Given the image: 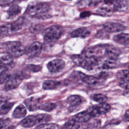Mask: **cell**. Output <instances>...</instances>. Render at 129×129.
<instances>
[{
  "label": "cell",
  "mask_w": 129,
  "mask_h": 129,
  "mask_svg": "<svg viewBox=\"0 0 129 129\" xmlns=\"http://www.w3.org/2000/svg\"><path fill=\"white\" fill-rule=\"evenodd\" d=\"M11 76L9 69L4 70L0 73V84L6 83Z\"/></svg>",
  "instance_id": "30"
},
{
  "label": "cell",
  "mask_w": 129,
  "mask_h": 129,
  "mask_svg": "<svg viewBox=\"0 0 129 129\" xmlns=\"http://www.w3.org/2000/svg\"><path fill=\"white\" fill-rule=\"evenodd\" d=\"M107 32H106L104 29L100 30L97 32L96 37H97L98 38H105V36H107Z\"/></svg>",
  "instance_id": "41"
},
{
  "label": "cell",
  "mask_w": 129,
  "mask_h": 129,
  "mask_svg": "<svg viewBox=\"0 0 129 129\" xmlns=\"http://www.w3.org/2000/svg\"><path fill=\"white\" fill-rule=\"evenodd\" d=\"M65 66L64 61L61 59H55L47 64V68L51 73H56L62 70Z\"/></svg>",
  "instance_id": "7"
},
{
  "label": "cell",
  "mask_w": 129,
  "mask_h": 129,
  "mask_svg": "<svg viewBox=\"0 0 129 129\" xmlns=\"http://www.w3.org/2000/svg\"><path fill=\"white\" fill-rule=\"evenodd\" d=\"M84 124L83 127L84 129H94L100 126L101 124L100 120L97 119H90Z\"/></svg>",
  "instance_id": "23"
},
{
  "label": "cell",
  "mask_w": 129,
  "mask_h": 129,
  "mask_svg": "<svg viewBox=\"0 0 129 129\" xmlns=\"http://www.w3.org/2000/svg\"><path fill=\"white\" fill-rule=\"evenodd\" d=\"M81 81L85 84L89 86H95L103 82V81L97 76L85 75L81 79Z\"/></svg>",
  "instance_id": "10"
},
{
  "label": "cell",
  "mask_w": 129,
  "mask_h": 129,
  "mask_svg": "<svg viewBox=\"0 0 129 129\" xmlns=\"http://www.w3.org/2000/svg\"><path fill=\"white\" fill-rule=\"evenodd\" d=\"M38 123L36 115H29L23 119L20 122L22 126L25 127H30Z\"/></svg>",
  "instance_id": "17"
},
{
  "label": "cell",
  "mask_w": 129,
  "mask_h": 129,
  "mask_svg": "<svg viewBox=\"0 0 129 129\" xmlns=\"http://www.w3.org/2000/svg\"><path fill=\"white\" fill-rule=\"evenodd\" d=\"M26 68L28 70L33 72H38L41 69V67L40 66H36V65H33V64L28 65L27 66Z\"/></svg>",
  "instance_id": "40"
},
{
  "label": "cell",
  "mask_w": 129,
  "mask_h": 129,
  "mask_svg": "<svg viewBox=\"0 0 129 129\" xmlns=\"http://www.w3.org/2000/svg\"><path fill=\"white\" fill-rule=\"evenodd\" d=\"M42 48V43L40 42L36 41L26 48V53L30 56H35L41 53Z\"/></svg>",
  "instance_id": "8"
},
{
  "label": "cell",
  "mask_w": 129,
  "mask_h": 129,
  "mask_svg": "<svg viewBox=\"0 0 129 129\" xmlns=\"http://www.w3.org/2000/svg\"><path fill=\"white\" fill-rule=\"evenodd\" d=\"M85 5L89 7H94L101 3L102 0H84Z\"/></svg>",
  "instance_id": "38"
},
{
  "label": "cell",
  "mask_w": 129,
  "mask_h": 129,
  "mask_svg": "<svg viewBox=\"0 0 129 129\" xmlns=\"http://www.w3.org/2000/svg\"><path fill=\"white\" fill-rule=\"evenodd\" d=\"M63 33V28L58 25L51 26L42 31L44 40L47 44H52L58 40Z\"/></svg>",
  "instance_id": "3"
},
{
  "label": "cell",
  "mask_w": 129,
  "mask_h": 129,
  "mask_svg": "<svg viewBox=\"0 0 129 129\" xmlns=\"http://www.w3.org/2000/svg\"><path fill=\"white\" fill-rule=\"evenodd\" d=\"M90 15H91V13L90 12L86 11V12H82L80 14V17H81V18H85V17L89 16Z\"/></svg>",
  "instance_id": "42"
},
{
  "label": "cell",
  "mask_w": 129,
  "mask_h": 129,
  "mask_svg": "<svg viewBox=\"0 0 129 129\" xmlns=\"http://www.w3.org/2000/svg\"><path fill=\"white\" fill-rule=\"evenodd\" d=\"M67 102L71 107H76L81 103L82 99L79 95H73L68 98Z\"/></svg>",
  "instance_id": "22"
},
{
  "label": "cell",
  "mask_w": 129,
  "mask_h": 129,
  "mask_svg": "<svg viewBox=\"0 0 129 129\" xmlns=\"http://www.w3.org/2000/svg\"><path fill=\"white\" fill-rule=\"evenodd\" d=\"M55 106H56L55 104L52 102L44 103L40 104L39 109L49 112L52 111L53 109H54Z\"/></svg>",
  "instance_id": "29"
},
{
  "label": "cell",
  "mask_w": 129,
  "mask_h": 129,
  "mask_svg": "<svg viewBox=\"0 0 129 129\" xmlns=\"http://www.w3.org/2000/svg\"><path fill=\"white\" fill-rule=\"evenodd\" d=\"M92 99L99 103H105L107 101V97L105 95L102 94L98 93L95 94L93 95Z\"/></svg>",
  "instance_id": "32"
},
{
  "label": "cell",
  "mask_w": 129,
  "mask_h": 129,
  "mask_svg": "<svg viewBox=\"0 0 129 129\" xmlns=\"http://www.w3.org/2000/svg\"><path fill=\"white\" fill-rule=\"evenodd\" d=\"M113 12V10H111L110 8L107 7H102L99 8L96 12L98 14L102 16H106L109 15Z\"/></svg>",
  "instance_id": "33"
},
{
  "label": "cell",
  "mask_w": 129,
  "mask_h": 129,
  "mask_svg": "<svg viewBox=\"0 0 129 129\" xmlns=\"http://www.w3.org/2000/svg\"><path fill=\"white\" fill-rule=\"evenodd\" d=\"M13 63V57L10 54L5 55L0 58V69H9Z\"/></svg>",
  "instance_id": "14"
},
{
  "label": "cell",
  "mask_w": 129,
  "mask_h": 129,
  "mask_svg": "<svg viewBox=\"0 0 129 129\" xmlns=\"http://www.w3.org/2000/svg\"><path fill=\"white\" fill-rule=\"evenodd\" d=\"M14 104L13 102L5 103L0 107V114L4 115L8 113L13 107Z\"/></svg>",
  "instance_id": "27"
},
{
  "label": "cell",
  "mask_w": 129,
  "mask_h": 129,
  "mask_svg": "<svg viewBox=\"0 0 129 129\" xmlns=\"http://www.w3.org/2000/svg\"><path fill=\"white\" fill-rule=\"evenodd\" d=\"M80 127V122L74 119L68 120L64 124V127L66 129H79Z\"/></svg>",
  "instance_id": "26"
},
{
  "label": "cell",
  "mask_w": 129,
  "mask_h": 129,
  "mask_svg": "<svg viewBox=\"0 0 129 129\" xmlns=\"http://www.w3.org/2000/svg\"><path fill=\"white\" fill-rule=\"evenodd\" d=\"M124 119L125 121L129 122V110H127L125 111L124 115Z\"/></svg>",
  "instance_id": "43"
},
{
  "label": "cell",
  "mask_w": 129,
  "mask_h": 129,
  "mask_svg": "<svg viewBox=\"0 0 129 129\" xmlns=\"http://www.w3.org/2000/svg\"><path fill=\"white\" fill-rule=\"evenodd\" d=\"M49 5L46 3L30 4L27 8L26 13L29 16L38 19H47L51 17L49 14Z\"/></svg>",
  "instance_id": "1"
},
{
  "label": "cell",
  "mask_w": 129,
  "mask_h": 129,
  "mask_svg": "<svg viewBox=\"0 0 129 129\" xmlns=\"http://www.w3.org/2000/svg\"><path fill=\"white\" fill-rule=\"evenodd\" d=\"M64 1H71V0H64Z\"/></svg>",
  "instance_id": "46"
},
{
  "label": "cell",
  "mask_w": 129,
  "mask_h": 129,
  "mask_svg": "<svg viewBox=\"0 0 129 129\" xmlns=\"http://www.w3.org/2000/svg\"><path fill=\"white\" fill-rule=\"evenodd\" d=\"M27 113L26 107L23 105H18L13 112V117L15 118H20L24 117Z\"/></svg>",
  "instance_id": "20"
},
{
  "label": "cell",
  "mask_w": 129,
  "mask_h": 129,
  "mask_svg": "<svg viewBox=\"0 0 129 129\" xmlns=\"http://www.w3.org/2000/svg\"><path fill=\"white\" fill-rule=\"evenodd\" d=\"M117 79L120 81V86L126 87L129 83V70H122L119 71L116 74Z\"/></svg>",
  "instance_id": "11"
},
{
  "label": "cell",
  "mask_w": 129,
  "mask_h": 129,
  "mask_svg": "<svg viewBox=\"0 0 129 129\" xmlns=\"http://www.w3.org/2000/svg\"><path fill=\"white\" fill-rule=\"evenodd\" d=\"M117 59L113 58L108 57L102 64L101 69L104 70H108L115 68L117 65Z\"/></svg>",
  "instance_id": "19"
},
{
  "label": "cell",
  "mask_w": 129,
  "mask_h": 129,
  "mask_svg": "<svg viewBox=\"0 0 129 129\" xmlns=\"http://www.w3.org/2000/svg\"><path fill=\"white\" fill-rule=\"evenodd\" d=\"M38 123H45L49 121L51 119V116L47 114H39L36 115Z\"/></svg>",
  "instance_id": "34"
},
{
  "label": "cell",
  "mask_w": 129,
  "mask_h": 129,
  "mask_svg": "<svg viewBox=\"0 0 129 129\" xmlns=\"http://www.w3.org/2000/svg\"><path fill=\"white\" fill-rule=\"evenodd\" d=\"M117 0H103L105 4L107 5H110L111 4H114V3Z\"/></svg>",
  "instance_id": "44"
},
{
  "label": "cell",
  "mask_w": 129,
  "mask_h": 129,
  "mask_svg": "<svg viewBox=\"0 0 129 129\" xmlns=\"http://www.w3.org/2000/svg\"><path fill=\"white\" fill-rule=\"evenodd\" d=\"M3 44L6 51L13 57H19L26 53V48L19 41H9Z\"/></svg>",
  "instance_id": "4"
},
{
  "label": "cell",
  "mask_w": 129,
  "mask_h": 129,
  "mask_svg": "<svg viewBox=\"0 0 129 129\" xmlns=\"http://www.w3.org/2000/svg\"><path fill=\"white\" fill-rule=\"evenodd\" d=\"M60 82L54 80H46L42 84V88L44 90H53L58 88Z\"/></svg>",
  "instance_id": "21"
},
{
  "label": "cell",
  "mask_w": 129,
  "mask_h": 129,
  "mask_svg": "<svg viewBox=\"0 0 129 129\" xmlns=\"http://www.w3.org/2000/svg\"><path fill=\"white\" fill-rule=\"evenodd\" d=\"M87 111L88 112L92 117H96L100 115V114L99 113L96 105L89 107Z\"/></svg>",
  "instance_id": "35"
},
{
  "label": "cell",
  "mask_w": 129,
  "mask_h": 129,
  "mask_svg": "<svg viewBox=\"0 0 129 129\" xmlns=\"http://www.w3.org/2000/svg\"><path fill=\"white\" fill-rule=\"evenodd\" d=\"M113 10L118 12L129 11V2L127 0H117L113 4Z\"/></svg>",
  "instance_id": "13"
},
{
  "label": "cell",
  "mask_w": 129,
  "mask_h": 129,
  "mask_svg": "<svg viewBox=\"0 0 129 129\" xmlns=\"http://www.w3.org/2000/svg\"><path fill=\"white\" fill-rule=\"evenodd\" d=\"M120 54V51L117 48L113 46L105 45L104 49V55L109 58L117 59Z\"/></svg>",
  "instance_id": "12"
},
{
  "label": "cell",
  "mask_w": 129,
  "mask_h": 129,
  "mask_svg": "<svg viewBox=\"0 0 129 129\" xmlns=\"http://www.w3.org/2000/svg\"><path fill=\"white\" fill-rule=\"evenodd\" d=\"M21 11V7L15 4L12 5L8 10V14L9 17L12 18L19 15Z\"/></svg>",
  "instance_id": "24"
},
{
  "label": "cell",
  "mask_w": 129,
  "mask_h": 129,
  "mask_svg": "<svg viewBox=\"0 0 129 129\" xmlns=\"http://www.w3.org/2000/svg\"><path fill=\"white\" fill-rule=\"evenodd\" d=\"M12 33L10 24H5L0 26V35H6Z\"/></svg>",
  "instance_id": "36"
},
{
  "label": "cell",
  "mask_w": 129,
  "mask_h": 129,
  "mask_svg": "<svg viewBox=\"0 0 129 129\" xmlns=\"http://www.w3.org/2000/svg\"><path fill=\"white\" fill-rule=\"evenodd\" d=\"M44 26L41 24H32L29 28V31L32 34H38L42 32L44 30Z\"/></svg>",
  "instance_id": "28"
},
{
  "label": "cell",
  "mask_w": 129,
  "mask_h": 129,
  "mask_svg": "<svg viewBox=\"0 0 129 129\" xmlns=\"http://www.w3.org/2000/svg\"><path fill=\"white\" fill-rule=\"evenodd\" d=\"M24 78V75L22 73H16L10 76L5 84V89L11 90L16 89L20 84Z\"/></svg>",
  "instance_id": "5"
},
{
  "label": "cell",
  "mask_w": 129,
  "mask_h": 129,
  "mask_svg": "<svg viewBox=\"0 0 129 129\" xmlns=\"http://www.w3.org/2000/svg\"><path fill=\"white\" fill-rule=\"evenodd\" d=\"M34 129H58V125L53 123H43L37 125Z\"/></svg>",
  "instance_id": "31"
},
{
  "label": "cell",
  "mask_w": 129,
  "mask_h": 129,
  "mask_svg": "<svg viewBox=\"0 0 129 129\" xmlns=\"http://www.w3.org/2000/svg\"><path fill=\"white\" fill-rule=\"evenodd\" d=\"M103 28L107 32L115 33L124 31L126 29V27L123 24L113 22H108L103 25Z\"/></svg>",
  "instance_id": "6"
},
{
  "label": "cell",
  "mask_w": 129,
  "mask_h": 129,
  "mask_svg": "<svg viewBox=\"0 0 129 129\" xmlns=\"http://www.w3.org/2000/svg\"><path fill=\"white\" fill-rule=\"evenodd\" d=\"M74 63L87 70H91L99 63V59L95 56H85L82 54H76L71 56Z\"/></svg>",
  "instance_id": "2"
},
{
  "label": "cell",
  "mask_w": 129,
  "mask_h": 129,
  "mask_svg": "<svg viewBox=\"0 0 129 129\" xmlns=\"http://www.w3.org/2000/svg\"><path fill=\"white\" fill-rule=\"evenodd\" d=\"M40 99L35 97H31L24 100V103L30 111H35L39 109L40 104Z\"/></svg>",
  "instance_id": "9"
},
{
  "label": "cell",
  "mask_w": 129,
  "mask_h": 129,
  "mask_svg": "<svg viewBox=\"0 0 129 129\" xmlns=\"http://www.w3.org/2000/svg\"><path fill=\"white\" fill-rule=\"evenodd\" d=\"M114 42L121 45H129V33H120L115 35L113 37Z\"/></svg>",
  "instance_id": "15"
},
{
  "label": "cell",
  "mask_w": 129,
  "mask_h": 129,
  "mask_svg": "<svg viewBox=\"0 0 129 129\" xmlns=\"http://www.w3.org/2000/svg\"><path fill=\"white\" fill-rule=\"evenodd\" d=\"M96 106L100 115L105 114L108 112L111 109V106L106 102L99 103L96 105Z\"/></svg>",
  "instance_id": "25"
},
{
  "label": "cell",
  "mask_w": 129,
  "mask_h": 129,
  "mask_svg": "<svg viewBox=\"0 0 129 129\" xmlns=\"http://www.w3.org/2000/svg\"><path fill=\"white\" fill-rule=\"evenodd\" d=\"M90 34V31L85 27L80 28L73 31L71 35L72 37H79L85 38L87 37Z\"/></svg>",
  "instance_id": "16"
},
{
  "label": "cell",
  "mask_w": 129,
  "mask_h": 129,
  "mask_svg": "<svg viewBox=\"0 0 129 129\" xmlns=\"http://www.w3.org/2000/svg\"><path fill=\"white\" fill-rule=\"evenodd\" d=\"M19 1L20 0H0V6L2 7L10 6Z\"/></svg>",
  "instance_id": "39"
},
{
  "label": "cell",
  "mask_w": 129,
  "mask_h": 129,
  "mask_svg": "<svg viewBox=\"0 0 129 129\" xmlns=\"http://www.w3.org/2000/svg\"><path fill=\"white\" fill-rule=\"evenodd\" d=\"M11 120L9 118H0V129H9Z\"/></svg>",
  "instance_id": "37"
},
{
  "label": "cell",
  "mask_w": 129,
  "mask_h": 129,
  "mask_svg": "<svg viewBox=\"0 0 129 129\" xmlns=\"http://www.w3.org/2000/svg\"><path fill=\"white\" fill-rule=\"evenodd\" d=\"M5 101V99L3 97H0V105Z\"/></svg>",
  "instance_id": "45"
},
{
  "label": "cell",
  "mask_w": 129,
  "mask_h": 129,
  "mask_svg": "<svg viewBox=\"0 0 129 129\" xmlns=\"http://www.w3.org/2000/svg\"><path fill=\"white\" fill-rule=\"evenodd\" d=\"M91 118V116L86 110L81 112L73 116V119H75L79 122H85L89 120Z\"/></svg>",
  "instance_id": "18"
}]
</instances>
